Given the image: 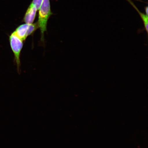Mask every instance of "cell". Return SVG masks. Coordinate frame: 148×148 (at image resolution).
I'll list each match as a JSON object with an SVG mask.
<instances>
[{
	"mask_svg": "<svg viewBox=\"0 0 148 148\" xmlns=\"http://www.w3.org/2000/svg\"><path fill=\"white\" fill-rule=\"evenodd\" d=\"M39 10L38 23L41 34V39L44 40V33L47 31L48 20L53 14L51 12L50 0H42Z\"/></svg>",
	"mask_w": 148,
	"mask_h": 148,
	"instance_id": "obj_1",
	"label": "cell"
},
{
	"mask_svg": "<svg viewBox=\"0 0 148 148\" xmlns=\"http://www.w3.org/2000/svg\"><path fill=\"white\" fill-rule=\"evenodd\" d=\"M148 7H145V12L146 13V14L147 15H148Z\"/></svg>",
	"mask_w": 148,
	"mask_h": 148,
	"instance_id": "obj_7",
	"label": "cell"
},
{
	"mask_svg": "<svg viewBox=\"0 0 148 148\" xmlns=\"http://www.w3.org/2000/svg\"><path fill=\"white\" fill-rule=\"evenodd\" d=\"M38 10L36 7L32 3H31L24 16L23 21L25 22V23H33L36 18Z\"/></svg>",
	"mask_w": 148,
	"mask_h": 148,
	"instance_id": "obj_4",
	"label": "cell"
},
{
	"mask_svg": "<svg viewBox=\"0 0 148 148\" xmlns=\"http://www.w3.org/2000/svg\"><path fill=\"white\" fill-rule=\"evenodd\" d=\"M9 40L11 49L14 54V62L17 66L18 71H19L20 66V54L25 42L16 36L14 32L9 36Z\"/></svg>",
	"mask_w": 148,
	"mask_h": 148,
	"instance_id": "obj_2",
	"label": "cell"
},
{
	"mask_svg": "<svg viewBox=\"0 0 148 148\" xmlns=\"http://www.w3.org/2000/svg\"><path fill=\"white\" fill-rule=\"evenodd\" d=\"M38 28V23L23 24L16 28L14 32L18 38L25 42L28 37L34 33Z\"/></svg>",
	"mask_w": 148,
	"mask_h": 148,
	"instance_id": "obj_3",
	"label": "cell"
},
{
	"mask_svg": "<svg viewBox=\"0 0 148 148\" xmlns=\"http://www.w3.org/2000/svg\"><path fill=\"white\" fill-rule=\"evenodd\" d=\"M42 0H33L32 2L33 5H34L36 7L37 9L38 10L40 5H41Z\"/></svg>",
	"mask_w": 148,
	"mask_h": 148,
	"instance_id": "obj_6",
	"label": "cell"
},
{
	"mask_svg": "<svg viewBox=\"0 0 148 148\" xmlns=\"http://www.w3.org/2000/svg\"><path fill=\"white\" fill-rule=\"evenodd\" d=\"M130 4L134 7L135 9L138 12L139 14L140 15V18H141L142 21H143L144 28L147 33L148 31V16L147 14H145L143 13L140 12L139 10H138L137 7L135 5L134 3L131 0H127Z\"/></svg>",
	"mask_w": 148,
	"mask_h": 148,
	"instance_id": "obj_5",
	"label": "cell"
}]
</instances>
